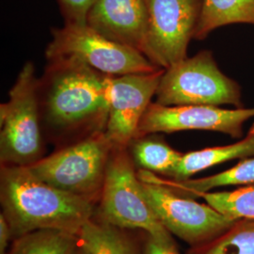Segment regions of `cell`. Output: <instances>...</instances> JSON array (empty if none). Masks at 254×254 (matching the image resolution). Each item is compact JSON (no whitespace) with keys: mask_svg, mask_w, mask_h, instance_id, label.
I'll use <instances>...</instances> for the list:
<instances>
[{"mask_svg":"<svg viewBox=\"0 0 254 254\" xmlns=\"http://www.w3.org/2000/svg\"><path fill=\"white\" fill-rule=\"evenodd\" d=\"M190 254H254V220H236L215 239L194 248Z\"/></svg>","mask_w":254,"mask_h":254,"instance_id":"cell-19","label":"cell"},{"mask_svg":"<svg viewBox=\"0 0 254 254\" xmlns=\"http://www.w3.org/2000/svg\"><path fill=\"white\" fill-rule=\"evenodd\" d=\"M114 147L106 131L99 132L60 147L28 168L47 184L95 203L100 200Z\"/></svg>","mask_w":254,"mask_h":254,"instance_id":"cell-4","label":"cell"},{"mask_svg":"<svg viewBox=\"0 0 254 254\" xmlns=\"http://www.w3.org/2000/svg\"><path fill=\"white\" fill-rule=\"evenodd\" d=\"M137 175L142 181L154 182L170 188L173 191L183 196L196 198L201 194L210 192L220 187L228 186H241L245 187L254 184V157L242 159L233 168L222 173L210 175L199 179H187L176 181L165 179L155 173L138 170Z\"/></svg>","mask_w":254,"mask_h":254,"instance_id":"cell-13","label":"cell"},{"mask_svg":"<svg viewBox=\"0 0 254 254\" xmlns=\"http://www.w3.org/2000/svg\"><path fill=\"white\" fill-rule=\"evenodd\" d=\"M254 117V108L224 109L214 106L170 107L152 102L139 123L136 137L187 130L214 131L240 137L243 134L244 123Z\"/></svg>","mask_w":254,"mask_h":254,"instance_id":"cell-10","label":"cell"},{"mask_svg":"<svg viewBox=\"0 0 254 254\" xmlns=\"http://www.w3.org/2000/svg\"><path fill=\"white\" fill-rule=\"evenodd\" d=\"M79 242L91 254H140L139 249L125 229L102 219H90L78 234Z\"/></svg>","mask_w":254,"mask_h":254,"instance_id":"cell-17","label":"cell"},{"mask_svg":"<svg viewBox=\"0 0 254 254\" xmlns=\"http://www.w3.org/2000/svg\"><path fill=\"white\" fill-rule=\"evenodd\" d=\"M148 20L147 0H95L87 25L109 40L142 53Z\"/></svg>","mask_w":254,"mask_h":254,"instance_id":"cell-12","label":"cell"},{"mask_svg":"<svg viewBox=\"0 0 254 254\" xmlns=\"http://www.w3.org/2000/svg\"><path fill=\"white\" fill-rule=\"evenodd\" d=\"M149 20L142 53L167 69L187 58L199 23L202 0H147Z\"/></svg>","mask_w":254,"mask_h":254,"instance_id":"cell-9","label":"cell"},{"mask_svg":"<svg viewBox=\"0 0 254 254\" xmlns=\"http://www.w3.org/2000/svg\"><path fill=\"white\" fill-rule=\"evenodd\" d=\"M65 19V24L86 25L89 11L95 0H57Z\"/></svg>","mask_w":254,"mask_h":254,"instance_id":"cell-21","label":"cell"},{"mask_svg":"<svg viewBox=\"0 0 254 254\" xmlns=\"http://www.w3.org/2000/svg\"><path fill=\"white\" fill-rule=\"evenodd\" d=\"M112 75L79 61H48L38 82L44 135L60 147L106 131Z\"/></svg>","mask_w":254,"mask_h":254,"instance_id":"cell-1","label":"cell"},{"mask_svg":"<svg viewBox=\"0 0 254 254\" xmlns=\"http://www.w3.org/2000/svg\"><path fill=\"white\" fill-rule=\"evenodd\" d=\"M220 214L235 220H254V184L236 190L206 192L200 196Z\"/></svg>","mask_w":254,"mask_h":254,"instance_id":"cell-20","label":"cell"},{"mask_svg":"<svg viewBox=\"0 0 254 254\" xmlns=\"http://www.w3.org/2000/svg\"><path fill=\"white\" fill-rule=\"evenodd\" d=\"M73 254H91V253L85 246L82 245L80 242H78V244L73 251Z\"/></svg>","mask_w":254,"mask_h":254,"instance_id":"cell-24","label":"cell"},{"mask_svg":"<svg viewBox=\"0 0 254 254\" xmlns=\"http://www.w3.org/2000/svg\"><path fill=\"white\" fill-rule=\"evenodd\" d=\"M142 254H180L176 249L174 241L165 242L157 240L147 235Z\"/></svg>","mask_w":254,"mask_h":254,"instance_id":"cell-22","label":"cell"},{"mask_svg":"<svg viewBox=\"0 0 254 254\" xmlns=\"http://www.w3.org/2000/svg\"><path fill=\"white\" fill-rule=\"evenodd\" d=\"M12 232L9 222L5 216L1 213L0 215V254H6L7 248L10 239L12 238Z\"/></svg>","mask_w":254,"mask_h":254,"instance_id":"cell-23","label":"cell"},{"mask_svg":"<svg viewBox=\"0 0 254 254\" xmlns=\"http://www.w3.org/2000/svg\"><path fill=\"white\" fill-rule=\"evenodd\" d=\"M165 69L112 76L106 134L115 147L127 148L155 96Z\"/></svg>","mask_w":254,"mask_h":254,"instance_id":"cell-11","label":"cell"},{"mask_svg":"<svg viewBox=\"0 0 254 254\" xmlns=\"http://www.w3.org/2000/svg\"><path fill=\"white\" fill-rule=\"evenodd\" d=\"M35 66L27 63L10 89L9 101L0 106V163L29 167L44 157Z\"/></svg>","mask_w":254,"mask_h":254,"instance_id":"cell-3","label":"cell"},{"mask_svg":"<svg viewBox=\"0 0 254 254\" xmlns=\"http://www.w3.org/2000/svg\"><path fill=\"white\" fill-rule=\"evenodd\" d=\"M141 182L148 201L164 227L193 248L208 243L236 221L208 203L197 202L161 184Z\"/></svg>","mask_w":254,"mask_h":254,"instance_id":"cell-8","label":"cell"},{"mask_svg":"<svg viewBox=\"0 0 254 254\" xmlns=\"http://www.w3.org/2000/svg\"><path fill=\"white\" fill-rule=\"evenodd\" d=\"M135 167L127 148L114 147L99 200V218L122 229L143 230L160 241H173L149 203Z\"/></svg>","mask_w":254,"mask_h":254,"instance_id":"cell-5","label":"cell"},{"mask_svg":"<svg viewBox=\"0 0 254 254\" xmlns=\"http://www.w3.org/2000/svg\"><path fill=\"white\" fill-rule=\"evenodd\" d=\"M162 106L242 107L239 85L222 73L210 51H201L165 69L155 93Z\"/></svg>","mask_w":254,"mask_h":254,"instance_id":"cell-6","label":"cell"},{"mask_svg":"<svg viewBox=\"0 0 254 254\" xmlns=\"http://www.w3.org/2000/svg\"><path fill=\"white\" fill-rule=\"evenodd\" d=\"M254 157V125L247 136L229 145L216 146L183 154L172 174L173 180L183 181L211 167L235 159Z\"/></svg>","mask_w":254,"mask_h":254,"instance_id":"cell-14","label":"cell"},{"mask_svg":"<svg viewBox=\"0 0 254 254\" xmlns=\"http://www.w3.org/2000/svg\"><path fill=\"white\" fill-rule=\"evenodd\" d=\"M46 57L47 61L76 60L112 76L153 73L161 69L141 52L109 40L87 24H64L61 28H53Z\"/></svg>","mask_w":254,"mask_h":254,"instance_id":"cell-7","label":"cell"},{"mask_svg":"<svg viewBox=\"0 0 254 254\" xmlns=\"http://www.w3.org/2000/svg\"><path fill=\"white\" fill-rule=\"evenodd\" d=\"M231 24L254 26V0H202L196 40H203L218 27Z\"/></svg>","mask_w":254,"mask_h":254,"instance_id":"cell-15","label":"cell"},{"mask_svg":"<svg viewBox=\"0 0 254 254\" xmlns=\"http://www.w3.org/2000/svg\"><path fill=\"white\" fill-rule=\"evenodd\" d=\"M127 149L138 170L166 176L172 174L183 155L153 134L134 138Z\"/></svg>","mask_w":254,"mask_h":254,"instance_id":"cell-16","label":"cell"},{"mask_svg":"<svg viewBox=\"0 0 254 254\" xmlns=\"http://www.w3.org/2000/svg\"><path fill=\"white\" fill-rule=\"evenodd\" d=\"M78 242L71 233L41 229L15 238L8 254H73Z\"/></svg>","mask_w":254,"mask_h":254,"instance_id":"cell-18","label":"cell"},{"mask_svg":"<svg viewBox=\"0 0 254 254\" xmlns=\"http://www.w3.org/2000/svg\"><path fill=\"white\" fill-rule=\"evenodd\" d=\"M0 201L14 238L41 229L78 236L94 216V202L41 180L28 167L1 165Z\"/></svg>","mask_w":254,"mask_h":254,"instance_id":"cell-2","label":"cell"}]
</instances>
